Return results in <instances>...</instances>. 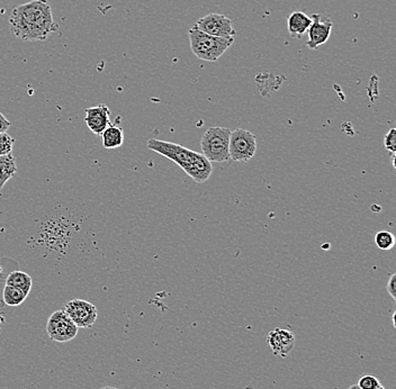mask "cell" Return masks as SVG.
Masks as SVG:
<instances>
[{"mask_svg": "<svg viewBox=\"0 0 396 389\" xmlns=\"http://www.w3.org/2000/svg\"><path fill=\"white\" fill-rule=\"evenodd\" d=\"M357 385L362 389H377L378 387L382 386L381 381H380L377 377H375L374 375H365V376H362V378L358 380Z\"/></svg>", "mask_w": 396, "mask_h": 389, "instance_id": "19", "label": "cell"}, {"mask_svg": "<svg viewBox=\"0 0 396 389\" xmlns=\"http://www.w3.org/2000/svg\"><path fill=\"white\" fill-rule=\"evenodd\" d=\"M1 275H3V268L0 266V278H1Z\"/></svg>", "mask_w": 396, "mask_h": 389, "instance_id": "26", "label": "cell"}, {"mask_svg": "<svg viewBox=\"0 0 396 389\" xmlns=\"http://www.w3.org/2000/svg\"><path fill=\"white\" fill-rule=\"evenodd\" d=\"M26 297L27 295L25 292H22L21 289L15 288L13 286L6 285L3 288V299L5 304L8 306H19L24 303Z\"/></svg>", "mask_w": 396, "mask_h": 389, "instance_id": "16", "label": "cell"}, {"mask_svg": "<svg viewBox=\"0 0 396 389\" xmlns=\"http://www.w3.org/2000/svg\"><path fill=\"white\" fill-rule=\"evenodd\" d=\"M295 336L288 329H274L267 336V344L275 355L285 358L295 347Z\"/></svg>", "mask_w": 396, "mask_h": 389, "instance_id": "10", "label": "cell"}, {"mask_svg": "<svg viewBox=\"0 0 396 389\" xmlns=\"http://www.w3.org/2000/svg\"><path fill=\"white\" fill-rule=\"evenodd\" d=\"M194 55L200 60L216 62L233 45L234 38H216L191 27L188 32Z\"/></svg>", "mask_w": 396, "mask_h": 389, "instance_id": "3", "label": "cell"}, {"mask_svg": "<svg viewBox=\"0 0 396 389\" xmlns=\"http://www.w3.org/2000/svg\"><path fill=\"white\" fill-rule=\"evenodd\" d=\"M84 113V123L95 135H102L110 125V110L105 104L89 107Z\"/></svg>", "mask_w": 396, "mask_h": 389, "instance_id": "11", "label": "cell"}, {"mask_svg": "<svg viewBox=\"0 0 396 389\" xmlns=\"http://www.w3.org/2000/svg\"><path fill=\"white\" fill-rule=\"evenodd\" d=\"M395 315H396V312H394L393 316H392V323H393L394 329H396Z\"/></svg>", "mask_w": 396, "mask_h": 389, "instance_id": "23", "label": "cell"}, {"mask_svg": "<svg viewBox=\"0 0 396 389\" xmlns=\"http://www.w3.org/2000/svg\"><path fill=\"white\" fill-rule=\"evenodd\" d=\"M311 24L312 18L303 12H293L287 17V29L293 38H302Z\"/></svg>", "mask_w": 396, "mask_h": 389, "instance_id": "12", "label": "cell"}, {"mask_svg": "<svg viewBox=\"0 0 396 389\" xmlns=\"http://www.w3.org/2000/svg\"><path fill=\"white\" fill-rule=\"evenodd\" d=\"M100 389H119V388H116V387H113V386H105V387H102V388Z\"/></svg>", "mask_w": 396, "mask_h": 389, "instance_id": "24", "label": "cell"}, {"mask_svg": "<svg viewBox=\"0 0 396 389\" xmlns=\"http://www.w3.org/2000/svg\"><path fill=\"white\" fill-rule=\"evenodd\" d=\"M17 173L15 158L13 154H7L0 157V190L6 185L8 180L12 179Z\"/></svg>", "mask_w": 396, "mask_h": 389, "instance_id": "14", "label": "cell"}, {"mask_svg": "<svg viewBox=\"0 0 396 389\" xmlns=\"http://www.w3.org/2000/svg\"><path fill=\"white\" fill-rule=\"evenodd\" d=\"M14 143L15 140L8 133H0V157L12 153Z\"/></svg>", "mask_w": 396, "mask_h": 389, "instance_id": "18", "label": "cell"}, {"mask_svg": "<svg viewBox=\"0 0 396 389\" xmlns=\"http://www.w3.org/2000/svg\"><path fill=\"white\" fill-rule=\"evenodd\" d=\"M12 123L3 116V113H0V133H6L10 129Z\"/></svg>", "mask_w": 396, "mask_h": 389, "instance_id": "22", "label": "cell"}, {"mask_svg": "<svg viewBox=\"0 0 396 389\" xmlns=\"http://www.w3.org/2000/svg\"><path fill=\"white\" fill-rule=\"evenodd\" d=\"M348 389H362L358 385H353V386H350Z\"/></svg>", "mask_w": 396, "mask_h": 389, "instance_id": "25", "label": "cell"}, {"mask_svg": "<svg viewBox=\"0 0 396 389\" xmlns=\"http://www.w3.org/2000/svg\"><path fill=\"white\" fill-rule=\"evenodd\" d=\"M386 289L391 297H392L394 301H396V273H393V275L390 277V280H388V283H387Z\"/></svg>", "mask_w": 396, "mask_h": 389, "instance_id": "21", "label": "cell"}, {"mask_svg": "<svg viewBox=\"0 0 396 389\" xmlns=\"http://www.w3.org/2000/svg\"><path fill=\"white\" fill-rule=\"evenodd\" d=\"M395 243V236L390 231H381L375 236V244L377 245V248L381 249L383 251L393 249Z\"/></svg>", "mask_w": 396, "mask_h": 389, "instance_id": "17", "label": "cell"}, {"mask_svg": "<svg viewBox=\"0 0 396 389\" xmlns=\"http://www.w3.org/2000/svg\"><path fill=\"white\" fill-rule=\"evenodd\" d=\"M377 389H385V388H384V387H383V386H381V387H378V388H377Z\"/></svg>", "mask_w": 396, "mask_h": 389, "instance_id": "27", "label": "cell"}, {"mask_svg": "<svg viewBox=\"0 0 396 389\" xmlns=\"http://www.w3.org/2000/svg\"><path fill=\"white\" fill-rule=\"evenodd\" d=\"M102 138H103V147L106 150L119 148L124 143L123 129L119 126L112 125V124L102 133Z\"/></svg>", "mask_w": 396, "mask_h": 389, "instance_id": "13", "label": "cell"}, {"mask_svg": "<svg viewBox=\"0 0 396 389\" xmlns=\"http://www.w3.org/2000/svg\"><path fill=\"white\" fill-rule=\"evenodd\" d=\"M147 147L149 150L175 162L197 184L207 181L212 175V162H209L202 153L172 142L160 141L154 138L148 141Z\"/></svg>", "mask_w": 396, "mask_h": 389, "instance_id": "2", "label": "cell"}, {"mask_svg": "<svg viewBox=\"0 0 396 389\" xmlns=\"http://www.w3.org/2000/svg\"><path fill=\"white\" fill-rule=\"evenodd\" d=\"M384 147L391 153H395L396 151V129H391L384 138Z\"/></svg>", "mask_w": 396, "mask_h": 389, "instance_id": "20", "label": "cell"}, {"mask_svg": "<svg viewBox=\"0 0 396 389\" xmlns=\"http://www.w3.org/2000/svg\"><path fill=\"white\" fill-rule=\"evenodd\" d=\"M231 129L226 127H209L204 133L200 147L204 157L209 162L223 164L230 160L229 154V142H230Z\"/></svg>", "mask_w": 396, "mask_h": 389, "instance_id": "4", "label": "cell"}, {"mask_svg": "<svg viewBox=\"0 0 396 389\" xmlns=\"http://www.w3.org/2000/svg\"><path fill=\"white\" fill-rule=\"evenodd\" d=\"M47 333L52 341L66 343L75 339L78 334V327L62 310L54 312V314L49 317Z\"/></svg>", "mask_w": 396, "mask_h": 389, "instance_id": "6", "label": "cell"}, {"mask_svg": "<svg viewBox=\"0 0 396 389\" xmlns=\"http://www.w3.org/2000/svg\"><path fill=\"white\" fill-rule=\"evenodd\" d=\"M63 311L71 318L78 329H91L96 323L98 313L95 305L84 299H72L69 301Z\"/></svg>", "mask_w": 396, "mask_h": 389, "instance_id": "7", "label": "cell"}, {"mask_svg": "<svg viewBox=\"0 0 396 389\" xmlns=\"http://www.w3.org/2000/svg\"><path fill=\"white\" fill-rule=\"evenodd\" d=\"M6 285L13 286L15 288L21 289L28 296V294L31 292L33 281H32L31 276L28 273H24V271H13V273H10V276L7 277Z\"/></svg>", "mask_w": 396, "mask_h": 389, "instance_id": "15", "label": "cell"}, {"mask_svg": "<svg viewBox=\"0 0 396 389\" xmlns=\"http://www.w3.org/2000/svg\"><path fill=\"white\" fill-rule=\"evenodd\" d=\"M194 27L216 38H234L237 33L232 25L231 19L221 14H209L204 16L195 23Z\"/></svg>", "mask_w": 396, "mask_h": 389, "instance_id": "8", "label": "cell"}, {"mask_svg": "<svg viewBox=\"0 0 396 389\" xmlns=\"http://www.w3.org/2000/svg\"><path fill=\"white\" fill-rule=\"evenodd\" d=\"M10 29L22 41L44 42L59 31V25L54 22L52 7L47 0H31L12 10Z\"/></svg>", "mask_w": 396, "mask_h": 389, "instance_id": "1", "label": "cell"}, {"mask_svg": "<svg viewBox=\"0 0 396 389\" xmlns=\"http://www.w3.org/2000/svg\"><path fill=\"white\" fill-rule=\"evenodd\" d=\"M256 152V135L248 129H237L231 131L229 142L230 160L234 162H246L255 157Z\"/></svg>", "mask_w": 396, "mask_h": 389, "instance_id": "5", "label": "cell"}, {"mask_svg": "<svg viewBox=\"0 0 396 389\" xmlns=\"http://www.w3.org/2000/svg\"><path fill=\"white\" fill-rule=\"evenodd\" d=\"M311 18H312V24L306 32L309 35V41L306 42V47L311 50H316L318 47L328 42L334 22L329 18L328 16H323L321 14H313Z\"/></svg>", "mask_w": 396, "mask_h": 389, "instance_id": "9", "label": "cell"}]
</instances>
